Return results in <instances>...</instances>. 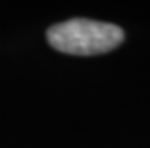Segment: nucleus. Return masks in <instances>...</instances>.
Returning a JSON list of instances; mask_svg holds the SVG:
<instances>
[{
  "mask_svg": "<svg viewBox=\"0 0 150 148\" xmlns=\"http://www.w3.org/2000/svg\"><path fill=\"white\" fill-rule=\"evenodd\" d=\"M47 39L52 48L70 55H98L111 52L123 41V30L118 25L73 18L48 29Z\"/></svg>",
  "mask_w": 150,
  "mask_h": 148,
  "instance_id": "obj_1",
  "label": "nucleus"
}]
</instances>
